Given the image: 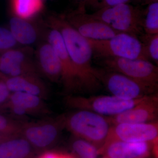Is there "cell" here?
I'll list each match as a JSON object with an SVG mask.
<instances>
[{"instance_id": "obj_1", "label": "cell", "mask_w": 158, "mask_h": 158, "mask_svg": "<svg viewBox=\"0 0 158 158\" xmlns=\"http://www.w3.org/2000/svg\"><path fill=\"white\" fill-rule=\"evenodd\" d=\"M44 20L48 27L61 34L74 67L79 90L94 92L100 89L102 85L94 75L93 51L88 39L71 26L62 14L50 15Z\"/></svg>"}, {"instance_id": "obj_2", "label": "cell", "mask_w": 158, "mask_h": 158, "mask_svg": "<svg viewBox=\"0 0 158 158\" xmlns=\"http://www.w3.org/2000/svg\"><path fill=\"white\" fill-rule=\"evenodd\" d=\"M64 125L75 137L89 141L98 150L104 144L112 126L106 116L83 110L64 116Z\"/></svg>"}, {"instance_id": "obj_3", "label": "cell", "mask_w": 158, "mask_h": 158, "mask_svg": "<svg viewBox=\"0 0 158 158\" xmlns=\"http://www.w3.org/2000/svg\"><path fill=\"white\" fill-rule=\"evenodd\" d=\"M87 39L95 59L120 58L150 60L143 43L130 34L120 33L108 39Z\"/></svg>"}, {"instance_id": "obj_4", "label": "cell", "mask_w": 158, "mask_h": 158, "mask_svg": "<svg viewBox=\"0 0 158 158\" xmlns=\"http://www.w3.org/2000/svg\"><path fill=\"white\" fill-rule=\"evenodd\" d=\"M90 14L118 33H126L138 38L144 34V10L128 3L103 8Z\"/></svg>"}, {"instance_id": "obj_5", "label": "cell", "mask_w": 158, "mask_h": 158, "mask_svg": "<svg viewBox=\"0 0 158 158\" xmlns=\"http://www.w3.org/2000/svg\"><path fill=\"white\" fill-rule=\"evenodd\" d=\"M94 73L101 85L112 95L118 98L128 100L138 99L157 92L158 87L103 68L94 67Z\"/></svg>"}, {"instance_id": "obj_6", "label": "cell", "mask_w": 158, "mask_h": 158, "mask_svg": "<svg viewBox=\"0 0 158 158\" xmlns=\"http://www.w3.org/2000/svg\"><path fill=\"white\" fill-rule=\"evenodd\" d=\"M147 96L138 99L128 100L113 95L87 97L71 94L65 97L64 102L69 107L77 110H89L102 116L109 117L116 116L132 108Z\"/></svg>"}, {"instance_id": "obj_7", "label": "cell", "mask_w": 158, "mask_h": 158, "mask_svg": "<svg viewBox=\"0 0 158 158\" xmlns=\"http://www.w3.org/2000/svg\"><path fill=\"white\" fill-rule=\"evenodd\" d=\"M102 68L122 74L147 85L158 87V67L149 61L120 58L96 59Z\"/></svg>"}, {"instance_id": "obj_8", "label": "cell", "mask_w": 158, "mask_h": 158, "mask_svg": "<svg viewBox=\"0 0 158 158\" xmlns=\"http://www.w3.org/2000/svg\"><path fill=\"white\" fill-rule=\"evenodd\" d=\"M64 116L23 124L21 135L29 141L35 150H48L59 139L64 128Z\"/></svg>"}, {"instance_id": "obj_9", "label": "cell", "mask_w": 158, "mask_h": 158, "mask_svg": "<svg viewBox=\"0 0 158 158\" xmlns=\"http://www.w3.org/2000/svg\"><path fill=\"white\" fill-rule=\"evenodd\" d=\"M0 73L7 77L40 75L31 47L19 46L0 53Z\"/></svg>"}, {"instance_id": "obj_10", "label": "cell", "mask_w": 158, "mask_h": 158, "mask_svg": "<svg viewBox=\"0 0 158 158\" xmlns=\"http://www.w3.org/2000/svg\"><path fill=\"white\" fill-rule=\"evenodd\" d=\"M65 20L83 37L101 40L109 39L118 34L105 23L86 12V9L77 8L62 14Z\"/></svg>"}, {"instance_id": "obj_11", "label": "cell", "mask_w": 158, "mask_h": 158, "mask_svg": "<svg viewBox=\"0 0 158 158\" xmlns=\"http://www.w3.org/2000/svg\"><path fill=\"white\" fill-rule=\"evenodd\" d=\"M158 121L144 123H118L111 126L102 147L116 141L153 142L158 140Z\"/></svg>"}, {"instance_id": "obj_12", "label": "cell", "mask_w": 158, "mask_h": 158, "mask_svg": "<svg viewBox=\"0 0 158 158\" xmlns=\"http://www.w3.org/2000/svg\"><path fill=\"white\" fill-rule=\"evenodd\" d=\"M9 29L20 46L31 47L46 40L48 27L44 20L38 18L25 19L11 15Z\"/></svg>"}, {"instance_id": "obj_13", "label": "cell", "mask_w": 158, "mask_h": 158, "mask_svg": "<svg viewBox=\"0 0 158 158\" xmlns=\"http://www.w3.org/2000/svg\"><path fill=\"white\" fill-rule=\"evenodd\" d=\"M46 40L53 48L60 62L62 68L61 82L65 93L71 94L80 90L73 63L59 31L48 27Z\"/></svg>"}, {"instance_id": "obj_14", "label": "cell", "mask_w": 158, "mask_h": 158, "mask_svg": "<svg viewBox=\"0 0 158 158\" xmlns=\"http://www.w3.org/2000/svg\"><path fill=\"white\" fill-rule=\"evenodd\" d=\"M106 117L111 125L121 123H144L157 121V93L148 95L138 104L120 114Z\"/></svg>"}, {"instance_id": "obj_15", "label": "cell", "mask_w": 158, "mask_h": 158, "mask_svg": "<svg viewBox=\"0 0 158 158\" xmlns=\"http://www.w3.org/2000/svg\"><path fill=\"white\" fill-rule=\"evenodd\" d=\"M44 100L33 94L13 92L3 109H8L14 116L21 118L27 115H47L50 111Z\"/></svg>"}, {"instance_id": "obj_16", "label": "cell", "mask_w": 158, "mask_h": 158, "mask_svg": "<svg viewBox=\"0 0 158 158\" xmlns=\"http://www.w3.org/2000/svg\"><path fill=\"white\" fill-rule=\"evenodd\" d=\"M36 46L34 59L40 74H42L51 82H61L62 68L53 48L46 40Z\"/></svg>"}, {"instance_id": "obj_17", "label": "cell", "mask_w": 158, "mask_h": 158, "mask_svg": "<svg viewBox=\"0 0 158 158\" xmlns=\"http://www.w3.org/2000/svg\"><path fill=\"white\" fill-rule=\"evenodd\" d=\"M157 141L153 142L113 141L99 150V154L110 158H148L154 143Z\"/></svg>"}, {"instance_id": "obj_18", "label": "cell", "mask_w": 158, "mask_h": 158, "mask_svg": "<svg viewBox=\"0 0 158 158\" xmlns=\"http://www.w3.org/2000/svg\"><path fill=\"white\" fill-rule=\"evenodd\" d=\"M1 75L11 93L29 94L39 96L44 100L49 96L48 88L40 75L29 74L12 77Z\"/></svg>"}, {"instance_id": "obj_19", "label": "cell", "mask_w": 158, "mask_h": 158, "mask_svg": "<svg viewBox=\"0 0 158 158\" xmlns=\"http://www.w3.org/2000/svg\"><path fill=\"white\" fill-rule=\"evenodd\" d=\"M34 148L21 135L0 142V158H34Z\"/></svg>"}, {"instance_id": "obj_20", "label": "cell", "mask_w": 158, "mask_h": 158, "mask_svg": "<svg viewBox=\"0 0 158 158\" xmlns=\"http://www.w3.org/2000/svg\"><path fill=\"white\" fill-rule=\"evenodd\" d=\"M43 2L40 0H10L11 15L25 19L37 18L43 10Z\"/></svg>"}, {"instance_id": "obj_21", "label": "cell", "mask_w": 158, "mask_h": 158, "mask_svg": "<svg viewBox=\"0 0 158 158\" xmlns=\"http://www.w3.org/2000/svg\"><path fill=\"white\" fill-rule=\"evenodd\" d=\"M143 28L144 34H158V2L149 4L144 10Z\"/></svg>"}, {"instance_id": "obj_22", "label": "cell", "mask_w": 158, "mask_h": 158, "mask_svg": "<svg viewBox=\"0 0 158 158\" xmlns=\"http://www.w3.org/2000/svg\"><path fill=\"white\" fill-rule=\"evenodd\" d=\"M72 148L77 158H97L98 148L94 144L76 137L73 141Z\"/></svg>"}, {"instance_id": "obj_23", "label": "cell", "mask_w": 158, "mask_h": 158, "mask_svg": "<svg viewBox=\"0 0 158 158\" xmlns=\"http://www.w3.org/2000/svg\"><path fill=\"white\" fill-rule=\"evenodd\" d=\"M24 122L0 113V134L9 137L21 135Z\"/></svg>"}, {"instance_id": "obj_24", "label": "cell", "mask_w": 158, "mask_h": 158, "mask_svg": "<svg viewBox=\"0 0 158 158\" xmlns=\"http://www.w3.org/2000/svg\"><path fill=\"white\" fill-rule=\"evenodd\" d=\"M139 39L144 44L150 60L158 64V34H144Z\"/></svg>"}, {"instance_id": "obj_25", "label": "cell", "mask_w": 158, "mask_h": 158, "mask_svg": "<svg viewBox=\"0 0 158 158\" xmlns=\"http://www.w3.org/2000/svg\"><path fill=\"white\" fill-rule=\"evenodd\" d=\"M19 46L9 28L0 27V53Z\"/></svg>"}, {"instance_id": "obj_26", "label": "cell", "mask_w": 158, "mask_h": 158, "mask_svg": "<svg viewBox=\"0 0 158 158\" xmlns=\"http://www.w3.org/2000/svg\"><path fill=\"white\" fill-rule=\"evenodd\" d=\"M131 0H89L86 4L85 9L88 7L94 9L96 11L103 8L128 3Z\"/></svg>"}, {"instance_id": "obj_27", "label": "cell", "mask_w": 158, "mask_h": 158, "mask_svg": "<svg viewBox=\"0 0 158 158\" xmlns=\"http://www.w3.org/2000/svg\"><path fill=\"white\" fill-rule=\"evenodd\" d=\"M11 93L0 73V109H3L6 106Z\"/></svg>"}, {"instance_id": "obj_28", "label": "cell", "mask_w": 158, "mask_h": 158, "mask_svg": "<svg viewBox=\"0 0 158 158\" xmlns=\"http://www.w3.org/2000/svg\"><path fill=\"white\" fill-rule=\"evenodd\" d=\"M36 158H77L74 155L55 151L46 150L43 152Z\"/></svg>"}, {"instance_id": "obj_29", "label": "cell", "mask_w": 158, "mask_h": 158, "mask_svg": "<svg viewBox=\"0 0 158 158\" xmlns=\"http://www.w3.org/2000/svg\"><path fill=\"white\" fill-rule=\"evenodd\" d=\"M73 1L77 4V8L86 9L85 6L89 0H73Z\"/></svg>"}, {"instance_id": "obj_30", "label": "cell", "mask_w": 158, "mask_h": 158, "mask_svg": "<svg viewBox=\"0 0 158 158\" xmlns=\"http://www.w3.org/2000/svg\"><path fill=\"white\" fill-rule=\"evenodd\" d=\"M158 2V0H141L140 3H141L142 4H152V3Z\"/></svg>"}, {"instance_id": "obj_31", "label": "cell", "mask_w": 158, "mask_h": 158, "mask_svg": "<svg viewBox=\"0 0 158 158\" xmlns=\"http://www.w3.org/2000/svg\"><path fill=\"white\" fill-rule=\"evenodd\" d=\"M11 137V136H10ZM9 136H6L5 135H2V134H0V142L2 141L3 140H5V139L8 138Z\"/></svg>"}, {"instance_id": "obj_32", "label": "cell", "mask_w": 158, "mask_h": 158, "mask_svg": "<svg viewBox=\"0 0 158 158\" xmlns=\"http://www.w3.org/2000/svg\"><path fill=\"white\" fill-rule=\"evenodd\" d=\"M133 1H135V2H137L140 3L141 0H133Z\"/></svg>"}, {"instance_id": "obj_33", "label": "cell", "mask_w": 158, "mask_h": 158, "mask_svg": "<svg viewBox=\"0 0 158 158\" xmlns=\"http://www.w3.org/2000/svg\"><path fill=\"white\" fill-rule=\"evenodd\" d=\"M101 158H110L109 157H108V156H107L104 155Z\"/></svg>"}, {"instance_id": "obj_34", "label": "cell", "mask_w": 158, "mask_h": 158, "mask_svg": "<svg viewBox=\"0 0 158 158\" xmlns=\"http://www.w3.org/2000/svg\"><path fill=\"white\" fill-rule=\"evenodd\" d=\"M40 1H42L43 2H45V1H48V0H40Z\"/></svg>"}]
</instances>
